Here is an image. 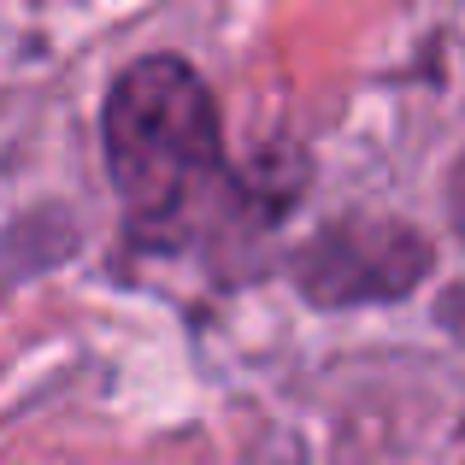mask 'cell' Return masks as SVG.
Listing matches in <instances>:
<instances>
[{"label": "cell", "mask_w": 465, "mask_h": 465, "mask_svg": "<svg viewBox=\"0 0 465 465\" xmlns=\"http://www.w3.org/2000/svg\"><path fill=\"white\" fill-rule=\"evenodd\" d=\"M101 142L106 177L124 213L142 224L177 218L224 153L213 89L177 54H148L130 71H118L101 113Z\"/></svg>", "instance_id": "cell-1"}, {"label": "cell", "mask_w": 465, "mask_h": 465, "mask_svg": "<svg viewBox=\"0 0 465 465\" xmlns=\"http://www.w3.org/2000/svg\"><path fill=\"white\" fill-rule=\"evenodd\" d=\"M454 213H465V165H460V177H454Z\"/></svg>", "instance_id": "cell-2"}]
</instances>
